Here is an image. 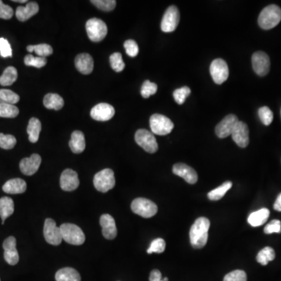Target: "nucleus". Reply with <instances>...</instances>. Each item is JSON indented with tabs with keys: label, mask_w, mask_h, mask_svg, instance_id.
Segmentation results:
<instances>
[{
	"label": "nucleus",
	"mask_w": 281,
	"mask_h": 281,
	"mask_svg": "<svg viewBox=\"0 0 281 281\" xmlns=\"http://www.w3.org/2000/svg\"><path fill=\"white\" fill-rule=\"evenodd\" d=\"M210 222L205 217H199L191 226L190 230V241L194 248H202L208 241V231Z\"/></svg>",
	"instance_id": "nucleus-1"
},
{
	"label": "nucleus",
	"mask_w": 281,
	"mask_h": 281,
	"mask_svg": "<svg viewBox=\"0 0 281 281\" xmlns=\"http://www.w3.org/2000/svg\"><path fill=\"white\" fill-rule=\"evenodd\" d=\"M281 21V9L278 6L269 5L262 10L259 14V25L264 30L275 28Z\"/></svg>",
	"instance_id": "nucleus-2"
},
{
	"label": "nucleus",
	"mask_w": 281,
	"mask_h": 281,
	"mask_svg": "<svg viewBox=\"0 0 281 281\" xmlns=\"http://www.w3.org/2000/svg\"><path fill=\"white\" fill-rule=\"evenodd\" d=\"M62 240L73 245H83L85 235L78 226L73 224H63L59 227Z\"/></svg>",
	"instance_id": "nucleus-3"
},
{
	"label": "nucleus",
	"mask_w": 281,
	"mask_h": 281,
	"mask_svg": "<svg viewBox=\"0 0 281 281\" xmlns=\"http://www.w3.org/2000/svg\"><path fill=\"white\" fill-rule=\"evenodd\" d=\"M86 31L92 42H99L103 41L107 35V25L99 18H92L86 22Z\"/></svg>",
	"instance_id": "nucleus-4"
},
{
	"label": "nucleus",
	"mask_w": 281,
	"mask_h": 281,
	"mask_svg": "<svg viewBox=\"0 0 281 281\" xmlns=\"http://www.w3.org/2000/svg\"><path fill=\"white\" fill-rule=\"evenodd\" d=\"M94 186L96 190L106 193L113 189L116 184L114 172L111 169H104L98 172L93 179Z\"/></svg>",
	"instance_id": "nucleus-5"
},
{
	"label": "nucleus",
	"mask_w": 281,
	"mask_h": 281,
	"mask_svg": "<svg viewBox=\"0 0 281 281\" xmlns=\"http://www.w3.org/2000/svg\"><path fill=\"white\" fill-rule=\"evenodd\" d=\"M150 124L152 133L157 135H167L170 134L174 127V123L170 119L157 113L150 117Z\"/></svg>",
	"instance_id": "nucleus-6"
},
{
	"label": "nucleus",
	"mask_w": 281,
	"mask_h": 281,
	"mask_svg": "<svg viewBox=\"0 0 281 281\" xmlns=\"http://www.w3.org/2000/svg\"><path fill=\"white\" fill-rule=\"evenodd\" d=\"M131 210L140 217L151 218L158 212V207L151 200L137 198L132 201Z\"/></svg>",
	"instance_id": "nucleus-7"
},
{
	"label": "nucleus",
	"mask_w": 281,
	"mask_h": 281,
	"mask_svg": "<svg viewBox=\"0 0 281 281\" xmlns=\"http://www.w3.org/2000/svg\"><path fill=\"white\" fill-rule=\"evenodd\" d=\"M134 137L136 143L147 153H155L158 150V143L152 132L146 129H139Z\"/></svg>",
	"instance_id": "nucleus-8"
},
{
	"label": "nucleus",
	"mask_w": 281,
	"mask_h": 281,
	"mask_svg": "<svg viewBox=\"0 0 281 281\" xmlns=\"http://www.w3.org/2000/svg\"><path fill=\"white\" fill-rule=\"evenodd\" d=\"M180 22V12L175 6L168 7L166 11L161 22V30L169 33L175 31Z\"/></svg>",
	"instance_id": "nucleus-9"
},
{
	"label": "nucleus",
	"mask_w": 281,
	"mask_h": 281,
	"mask_svg": "<svg viewBox=\"0 0 281 281\" xmlns=\"http://www.w3.org/2000/svg\"><path fill=\"white\" fill-rule=\"evenodd\" d=\"M210 74L214 82L217 85L225 82L229 77V68L228 63L222 59H216L210 65Z\"/></svg>",
	"instance_id": "nucleus-10"
},
{
	"label": "nucleus",
	"mask_w": 281,
	"mask_h": 281,
	"mask_svg": "<svg viewBox=\"0 0 281 281\" xmlns=\"http://www.w3.org/2000/svg\"><path fill=\"white\" fill-rule=\"evenodd\" d=\"M43 232L47 243L52 245H60L62 240L60 229L57 228L56 222L52 219L48 218L45 220Z\"/></svg>",
	"instance_id": "nucleus-11"
},
{
	"label": "nucleus",
	"mask_w": 281,
	"mask_h": 281,
	"mask_svg": "<svg viewBox=\"0 0 281 281\" xmlns=\"http://www.w3.org/2000/svg\"><path fill=\"white\" fill-rule=\"evenodd\" d=\"M252 62L254 72L259 76H265L269 73L270 69V59L265 52L262 51L255 52L252 55Z\"/></svg>",
	"instance_id": "nucleus-12"
},
{
	"label": "nucleus",
	"mask_w": 281,
	"mask_h": 281,
	"mask_svg": "<svg viewBox=\"0 0 281 281\" xmlns=\"http://www.w3.org/2000/svg\"><path fill=\"white\" fill-rule=\"evenodd\" d=\"M238 121L239 120L235 115H228L217 125L216 134L220 138H225V137L231 135L233 130Z\"/></svg>",
	"instance_id": "nucleus-13"
},
{
	"label": "nucleus",
	"mask_w": 281,
	"mask_h": 281,
	"mask_svg": "<svg viewBox=\"0 0 281 281\" xmlns=\"http://www.w3.org/2000/svg\"><path fill=\"white\" fill-rule=\"evenodd\" d=\"M115 115L114 107L108 103H99L91 110L92 118L97 121H108Z\"/></svg>",
	"instance_id": "nucleus-14"
},
{
	"label": "nucleus",
	"mask_w": 281,
	"mask_h": 281,
	"mask_svg": "<svg viewBox=\"0 0 281 281\" xmlns=\"http://www.w3.org/2000/svg\"><path fill=\"white\" fill-rule=\"evenodd\" d=\"M17 240L14 237L11 236L4 241V259L7 263L15 265L19 262V254L17 250Z\"/></svg>",
	"instance_id": "nucleus-15"
},
{
	"label": "nucleus",
	"mask_w": 281,
	"mask_h": 281,
	"mask_svg": "<svg viewBox=\"0 0 281 281\" xmlns=\"http://www.w3.org/2000/svg\"><path fill=\"white\" fill-rule=\"evenodd\" d=\"M80 184L78 173L72 169H66L60 176V187L65 191H75Z\"/></svg>",
	"instance_id": "nucleus-16"
},
{
	"label": "nucleus",
	"mask_w": 281,
	"mask_h": 281,
	"mask_svg": "<svg viewBox=\"0 0 281 281\" xmlns=\"http://www.w3.org/2000/svg\"><path fill=\"white\" fill-rule=\"evenodd\" d=\"M233 140L239 147L246 148L249 144V130L248 125L242 121H238L233 130Z\"/></svg>",
	"instance_id": "nucleus-17"
},
{
	"label": "nucleus",
	"mask_w": 281,
	"mask_h": 281,
	"mask_svg": "<svg viewBox=\"0 0 281 281\" xmlns=\"http://www.w3.org/2000/svg\"><path fill=\"white\" fill-rule=\"evenodd\" d=\"M42 163V158L38 154H32L28 158H24L20 163V170L23 174L31 176L38 171Z\"/></svg>",
	"instance_id": "nucleus-18"
},
{
	"label": "nucleus",
	"mask_w": 281,
	"mask_h": 281,
	"mask_svg": "<svg viewBox=\"0 0 281 281\" xmlns=\"http://www.w3.org/2000/svg\"><path fill=\"white\" fill-rule=\"evenodd\" d=\"M173 173L184 179L186 182L194 184L198 181V174L194 169L184 163H177L173 167Z\"/></svg>",
	"instance_id": "nucleus-19"
},
{
	"label": "nucleus",
	"mask_w": 281,
	"mask_h": 281,
	"mask_svg": "<svg viewBox=\"0 0 281 281\" xmlns=\"http://www.w3.org/2000/svg\"><path fill=\"white\" fill-rule=\"evenodd\" d=\"M100 225L103 228V235L108 240H113L117 235L114 218L109 214H103L100 217Z\"/></svg>",
	"instance_id": "nucleus-20"
},
{
	"label": "nucleus",
	"mask_w": 281,
	"mask_h": 281,
	"mask_svg": "<svg viewBox=\"0 0 281 281\" xmlns=\"http://www.w3.org/2000/svg\"><path fill=\"white\" fill-rule=\"evenodd\" d=\"M75 66L80 73L90 75L94 69V60L89 53H81L75 58Z\"/></svg>",
	"instance_id": "nucleus-21"
},
{
	"label": "nucleus",
	"mask_w": 281,
	"mask_h": 281,
	"mask_svg": "<svg viewBox=\"0 0 281 281\" xmlns=\"http://www.w3.org/2000/svg\"><path fill=\"white\" fill-rule=\"evenodd\" d=\"M39 11L38 4L35 2H28L25 7H18L16 10V17L18 21L25 22L32 18Z\"/></svg>",
	"instance_id": "nucleus-22"
},
{
	"label": "nucleus",
	"mask_w": 281,
	"mask_h": 281,
	"mask_svg": "<svg viewBox=\"0 0 281 281\" xmlns=\"http://www.w3.org/2000/svg\"><path fill=\"white\" fill-rule=\"evenodd\" d=\"M3 190L7 194H22L26 191L27 184L23 179H11L4 184L3 186Z\"/></svg>",
	"instance_id": "nucleus-23"
},
{
	"label": "nucleus",
	"mask_w": 281,
	"mask_h": 281,
	"mask_svg": "<svg viewBox=\"0 0 281 281\" xmlns=\"http://www.w3.org/2000/svg\"><path fill=\"white\" fill-rule=\"evenodd\" d=\"M69 148L74 153L80 154L85 150V137L83 132L75 130L72 133V138L69 143Z\"/></svg>",
	"instance_id": "nucleus-24"
},
{
	"label": "nucleus",
	"mask_w": 281,
	"mask_h": 281,
	"mask_svg": "<svg viewBox=\"0 0 281 281\" xmlns=\"http://www.w3.org/2000/svg\"><path fill=\"white\" fill-rule=\"evenodd\" d=\"M269 210L268 208H261L256 212L250 214L248 222L252 227H259L267 221L269 217Z\"/></svg>",
	"instance_id": "nucleus-25"
},
{
	"label": "nucleus",
	"mask_w": 281,
	"mask_h": 281,
	"mask_svg": "<svg viewBox=\"0 0 281 281\" xmlns=\"http://www.w3.org/2000/svg\"><path fill=\"white\" fill-rule=\"evenodd\" d=\"M41 130H42V123H41L40 120L35 117L30 119L27 132L28 134V138L31 143H35L38 142Z\"/></svg>",
	"instance_id": "nucleus-26"
},
{
	"label": "nucleus",
	"mask_w": 281,
	"mask_h": 281,
	"mask_svg": "<svg viewBox=\"0 0 281 281\" xmlns=\"http://www.w3.org/2000/svg\"><path fill=\"white\" fill-rule=\"evenodd\" d=\"M56 281H81L79 272L73 268H62L57 271L55 276Z\"/></svg>",
	"instance_id": "nucleus-27"
},
{
	"label": "nucleus",
	"mask_w": 281,
	"mask_h": 281,
	"mask_svg": "<svg viewBox=\"0 0 281 281\" xmlns=\"http://www.w3.org/2000/svg\"><path fill=\"white\" fill-rule=\"evenodd\" d=\"M43 104L47 109L59 110L64 106V100L58 94L49 93L44 98Z\"/></svg>",
	"instance_id": "nucleus-28"
},
{
	"label": "nucleus",
	"mask_w": 281,
	"mask_h": 281,
	"mask_svg": "<svg viewBox=\"0 0 281 281\" xmlns=\"http://www.w3.org/2000/svg\"><path fill=\"white\" fill-rule=\"evenodd\" d=\"M14 212V202L9 197H3L0 198V217L2 219V224H4L6 220L11 217Z\"/></svg>",
	"instance_id": "nucleus-29"
},
{
	"label": "nucleus",
	"mask_w": 281,
	"mask_h": 281,
	"mask_svg": "<svg viewBox=\"0 0 281 281\" xmlns=\"http://www.w3.org/2000/svg\"><path fill=\"white\" fill-rule=\"evenodd\" d=\"M18 71L14 66H8L4 69L2 76H0V85L2 86L12 85L18 79Z\"/></svg>",
	"instance_id": "nucleus-30"
},
{
	"label": "nucleus",
	"mask_w": 281,
	"mask_h": 281,
	"mask_svg": "<svg viewBox=\"0 0 281 281\" xmlns=\"http://www.w3.org/2000/svg\"><path fill=\"white\" fill-rule=\"evenodd\" d=\"M231 187H232V182L231 181H226L222 185L217 187L216 189L213 190V191H209L208 193V198L212 201H218L225 195L226 193L231 189Z\"/></svg>",
	"instance_id": "nucleus-31"
},
{
	"label": "nucleus",
	"mask_w": 281,
	"mask_h": 281,
	"mask_svg": "<svg viewBox=\"0 0 281 281\" xmlns=\"http://www.w3.org/2000/svg\"><path fill=\"white\" fill-rule=\"evenodd\" d=\"M27 50L29 52H35L37 54V56L39 57L45 58L46 56H50L53 52L51 45L48 44H38L35 45H28L27 47Z\"/></svg>",
	"instance_id": "nucleus-32"
},
{
	"label": "nucleus",
	"mask_w": 281,
	"mask_h": 281,
	"mask_svg": "<svg viewBox=\"0 0 281 281\" xmlns=\"http://www.w3.org/2000/svg\"><path fill=\"white\" fill-rule=\"evenodd\" d=\"M275 257H276V254H275L274 250L272 249L271 247H265L258 253L256 260L261 265H266L268 262L273 260Z\"/></svg>",
	"instance_id": "nucleus-33"
},
{
	"label": "nucleus",
	"mask_w": 281,
	"mask_h": 281,
	"mask_svg": "<svg viewBox=\"0 0 281 281\" xmlns=\"http://www.w3.org/2000/svg\"><path fill=\"white\" fill-rule=\"evenodd\" d=\"M20 101L18 94L9 89H0V103L14 105Z\"/></svg>",
	"instance_id": "nucleus-34"
},
{
	"label": "nucleus",
	"mask_w": 281,
	"mask_h": 281,
	"mask_svg": "<svg viewBox=\"0 0 281 281\" xmlns=\"http://www.w3.org/2000/svg\"><path fill=\"white\" fill-rule=\"evenodd\" d=\"M19 114V109L14 105L0 103V117L14 118Z\"/></svg>",
	"instance_id": "nucleus-35"
},
{
	"label": "nucleus",
	"mask_w": 281,
	"mask_h": 281,
	"mask_svg": "<svg viewBox=\"0 0 281 281\" xmlns=\"http://www.w3.org/2000/svg\"><path fill=\"white\" fill-rule=\"evenodd\" d=\"M109 62L112 69L116 72H123L125 68V63L123 61L121 53L115 52L109 56Z\"/></svg>",
	"instance_id": "nucleus-36"
},
{
	"label": "nucleus",
	"mask_w": 281,
	"mask_h": 281,
	"mask_svg": "<svg viewBox=\"0 0 281 281\" xmlns=\"http://www.w3.org/2000/svg\"><path fill=\"white\" fill-rule=\"evenodd\" d=\"M25 63L26 66L42 68L46 65L47 59L46 58L39 57V56L35 57L33 55L28 54L25 57Z\"/></svg>",
	"instance_id": "nucleus-37"
},
{
	"label": "nucleus",
	"mask_w": 281,
	"mask_h": 281,
	"mask_svg": "<svg viewBox=\"0 0 281 281\" xmlns=\"http://www.w3.org/2000/svg\"><path fill=\"white\" fill-rule=\"evenodd\" d=\"M91 3L96 6L98 9L106 12L113 11L116 6V1L115 0H92Z\"/></svg>",
	"instance_id": "nucleus-38"
},
{
	"label": "nucleus",
	"mask_w": 281,
	"mask_h": 281,
	"mask_svg": "<svg viewBox=\"0 0 281 281\" xmlns=\"http://www.w3.org/2000/svg\"><path fill=\"white\" fill-rule=\"evenodd\" d=\"M17 144V139L11 134H4L0 133V148L4 150H12Z\"/></svg>",
	"instance_id": "nucleus-39"
},
{
	"label": "nucleus",
	"mask_w": 281,
	"mask_h": 281,
	"mask_svg": "<svg viewBox=\"0 0 281 281\" xmlns=\"http://www.w3.org/2000/svg\"><path fill=\"white\" fill-rule=\"evenodd\" d=\"M157 89H158V87H157L156 84L153 83L150 81L146 80L142 86L140 94H142L143 98L147 99L153 95H155L157 92Z\"/></svg>",
	"instance_id": "nucleus-40"
},
{
	"label": "nucleus",
	"mask_w": 281,
	"mask_h": 281,
	"mask_svg": "<svg viewBox=\"0 0 281 281\" xmlns=\"http://www.w3.org/2000/svg\"><path fill=\"white\" fill-rule=\"evenodd\" d=\"M191 94V89L187 86L176 89L174 92V100L179 105H182L185 102L187 97Z\"/></svg>",
	"instance_id": "nucleus-41"
},
{
	"label": "nucleus",
	"mask_w": 281,
	"mask_h": 281,
	"mask_svg": "<svg viewBox=\"0 0 281 281\" xmlns=\"http://www.w3.org/2000/svg\"><path fill=\"white\" fill-rule=\"evenodd\" d=\"M166 242L162 238L153 240L150 248L147 250L148 254L163 253L165 251Z\"/></svg>",
	"instance_id": "nucleus-42"
},
{
	"label": "nucleus",
	"mask_w": 281,
	"mask_h": 281,
	"mask_svg": "<svg viewBox=\"0 0 281 281\" xmlns=\"http://www.w3.org/2000/svg\"><path fill=\"white\" fill-rule=\"evenodd\" d=\"M259 116L264 125L269 126L273 120V113L267 106H263L259 109Z\"/></svg>",
	"instance_id": "nucleus-43"
},
{
	"label": "nucleus",
	"mask_w": 281,
	"mask_h": 281,
	"mask_svg": "<svg viewBox=\"0 0 281 281\" xmlns=\"http://www.w3.org/2000/svg\"><path fill=\"white\" fill-rule=\"evenodd\" d=\"M224 281H247L246 272L240 269L232 271L224 276Z\"/></svg>",
	"instance_id": "nucleus-44"
},
{
	"label": "nucleus",
	"mask_w": 281,
	"mask_h": 281,
	"mask_svg": "<svg viewBox=\"0 0 281 281\" xmlns=\"http://www.w3.org/2000/svg\"><path fill=\"white\" fill-rule=\"evenodd\" d=\"M123 46H124L125 50H126V52H127L129 56H130V57H135L136 56H137L139 49L138 45H137V42L135 41L129 39V40H127L124 42Z\"/></svg>",
	"instance_id": "nucleus-45"
},
{
	"label": "nucleus",
	"mask_w": 281,
	"mask_h": 281,
	"mask_svg": "<svg viewBox=\"0 0 281 281\" xmlns=\"http://www.w3.org/2000/svg\"><path fill=\"white\" fill-rule=\"evenodd\" d=\"M0 55L3 57H11L12 56V49L9 42L5 38H0Z\"/></svg>",
	"instance_id": "nucleus-46"
},
{
	"label": "nucleus",
	"mask_w": 281,
	"mask_h": 281,
	"mask_svg": "<svg viewBox=\"0 0 281 281\" xmlns=\"http://www.w3.org/2000/svg\"><path fill=\"white\" fill-rule=\"evenodd\" d=\"M14 16V10L10 6L6 5L0 0V18L9 20Z\"/></svg>",
	"instance_id": "nucleus-47"
},
{
	"label": "nucleus",
	"mask_w": 281,
	"mask_h": 281,
	"mask_svg": "<svg viewBox=\"0 0 281 281\" xmlns=\"http://www.w3.org/2000/svg\"><path fill=\"white\" fill-rule=\"evenodd\" d=\"M281 232V222L278 220L271 221L265 226L264 228V233L266 234H273V233Z\"/></svg>",
	"instance_id": "nucleus-48"
},
{
	"label": "nucleus",
	"mask_w": 281,
	"mask_h": 281,
	"mask_svg": "<svg viewBox=\"0 0 281 281\" xmlns=\"http://www.w3.org/2000/svg\"><path fill=\"white\" fill-rule=\"evenodd\" d=\"M150 281H163L162 273L158 269L152 271L150 276Z\"/></svg>",
	"instance_id": "nucleus-49"
},
{
	"label": "nucleus",
	"mask_w": 281,
	"mask_h": 281,
	"mask_svg": "<svg viewBox=\"0 0 281 281\" xmlns=\"http://www.w3.org/2000/svg\"><path fill=\"white\" fill-rule=\"evenodd\" d=\"M273 208H274L275 210L278 211V212H281V193L278 195L277 198H276L274 205H273Z\"/></svg>",
	"instance_id": "nucleus-50"
},
{
	"label": "nucleus",
	"mask_w": 281,
	"mask_h": 281,
	"mask_svg": "<svg viewBox=\"0 0 281 281\" xmlns=\"http://www.w3.org/2000/svg\"><path fill=\"white\" fill-rule=\"evenodd\" d=\"M14 2L16 3H27L26 0H14Z\"/></svg>",
	"instance_id": "nucleus-51"
},
{
	"label": "nucleus",
	"mask_w": 281,
	"mask_h": 281,
	"mask_svg": "<svg viewBox=\"0 0 281 281\" xmlns=\"http://www.w3.org/2000/svg\"><path fill=\"white\" fill-rule=\"evenodd\" d=\"M163 281H168V278L167 277H164L163 278Z\"/></svg>",
	"instance_id": "nucleus-52"
},
{
	"label": "nucleus",
	"mask_w": 281,
	"mask_h": 281,
	"mask_svg": "<svg viewBox=\"0 0 281 281\" xmlns=\"http://www.w3.org/2000/svg\"><path fill=\"white\" fill-rule=\"evenodd\" d=\"M0 281H1V280H0Z\"/></svg>",
	"instance_id": "nucleus-53"
}]
</instances>
